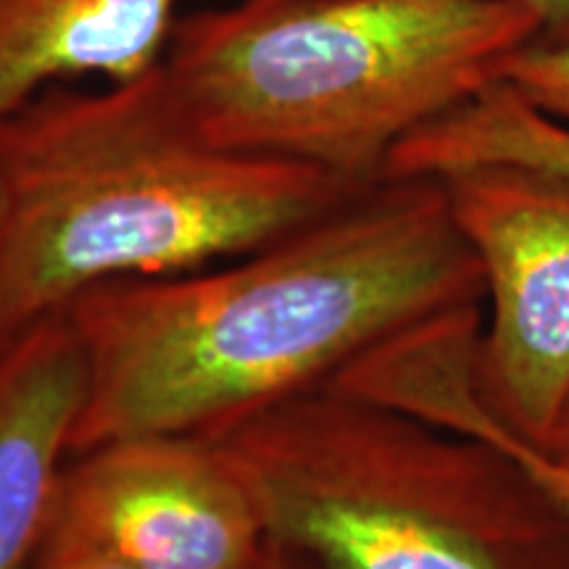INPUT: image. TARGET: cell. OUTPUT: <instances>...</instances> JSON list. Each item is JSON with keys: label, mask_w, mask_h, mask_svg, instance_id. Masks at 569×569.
<instances>
[{"label": "cell", "mask_w": 569, "mask_h": 569, "mask_svg": "<svg viewBox=\"0 0 569 569\" xmlns=\"http://www.w3.org/2000/svg\"><path fill=\"white\" fill-rule=\"evenodd\" d=\"M482 272L438 177H382L253 251L98 284L63 311L88 365L74 453L206 436L327 388L409 327L482 306Z\"/></svg>", "instance_id": "cell-1"}, {"label": "cell", "mask_w": 569, "mask_h": 569, "mask_svg": "<svg viewBox=\"0 0 569 569\" xmlns=\"http://www.w3.org/2000/svg\"><path fill=\"white\" fill-rule=\"evenodd\" d=\"M0 348L98 284L234 259L359 190L211 140L163 63L98 88L53 84L21 103L0 119Z\"/></svg>", "instance_id": "cell-2"}, {"label": "cell", "mask_w": 569, "mask_h": 569, "mask_svg": "<svg viewBox=\"0 0 569 569\" xmlns=\"http://www.w3.org/2000/svg\"><path fill=\"white\" fill-rule=\"evenodd\" d=\"M538 40L519 0H240L180 17L161 63L211 140L365 188Z\"/></svg>", "instance_id": "cell-3"}, {"label": "cell", "mask_w": 569, "mask_h": 569, "mask_svg": "<svg viewBox=\"0 0 569 569\" xmlns=\"http://www.w3.org/2000/svg\"><path fill=\"white\" fill-rule=\"evenodd\" d=\"M203 438L319 569H569V511L503 448L317 388Z\"/></svg>", "instance_id": "cell-4"}, {"label": "cell", "mask_w": 569, "mask_h": 569, "mask_svg": "<svg viewBox=\"0 0 569 569\" xmlns=\"http://www.w3.org/2000/svg\"><path fill=\"white\" fill-rule=\"evenodd\" d=\"M438 180L486 288L475 390L511 436L546 448L569 401V174L482 163Z\"/></svg>", "instance_id": "cell-5"}, {"label": "cell", "mask_w": 569, "mask_h": 569, "mask_svg": "<svg viewBox=\"0 0 569 569\" xmlns=\"http://www.w3.org/2000/svg\"><path fill=\"white\" fill-rule=\"evenodd\" d=\"M267 543L224 459L203 438L169 432L71 453L46 540L130 569H251Z\"/></svg>", "instance_id": "cell-6"}, {"label": "cell", "mask_w": 569, "mask_h": 569, "mask_svg": "<svg viewBox=\"0 0 569 569\" xmlns=\"http://www.w3.org/2000/svg\"><path fill=\"white\" fill-rule=\"evenodd\" d=\"M88 401V365L67 315L0 348V569H34Z\"/></svg>", "instance_id": "cell-7"}, {"label": "cell", "mask_w": 569, "mask_h": 569, "mask_svg": "<svg viewBox=\"0 0 569 569\" xmlns=\"http://www.w3.org/2000/svg\"><path fill=\"white\" fill-rule=\"evenodd\" d=\"M182 0H0V119L53 84L148 74Z\"/></svg>", "instance_id": "cell-8"}, {"label": "cell", "mask_w": 569, "mask_h": 569, "mask_svg": "<svg viewBox=\"0 0 569 569\" xmlns=\"http://www.w3.org/2000/svg\"><path fill=\"white\" fill-rule=\"evenodd\" d=\"M475 340L478 336L467 325H438L401 340L377 367L372 380L375 398L427 422L478 436L503 448L569 511V467L511 436L482 407L472 377Z\"/></svg>", "instance_id": "cell-9"}, {"label": "cell", "mask_w": 569, "mask_h": 569, "mask_svg": "<svg viewBox=\"0 0 569 569\" xmlns=\"http://www.w3.org/2000/svg\"><path fill=\"white\" fill-rule=\"evenodd\" d=\"M482 163H528L569 174V124L538 111L507 82L409 134L386 177H448Z\"/></svg>", "instance_id": "cell-10"}, {"label": "cell", "mask_w": 569, "mask_h": 569, "mask_svg": "<svg viewBox=\"0 0 569 569\" xmlns=\"http://www.w3.org/2000/svg\"><path fill=\"white\" fill-rule=\"evenodd\" d=\"M538 111L569 124V46L530 42L503 69V80Z\"/></svg>", "instance_id": "cell-11"}, {"label": "cell", "mask_w": 569, "mask_h": 569, "mask_svg": "<svg viewBox=\"0 0 569 569\" xmlns=\"http://www.w3.org/2000/svg\"><path fill=\"white\" fill-rule=\"evenodd\" d=\"M540 21V42L569 46V0H519Z\"/></svg>", "instance_id": "cell-12"}, {"label": "cell", "mask_w": 569, "mask_h": 569, "mask_svg": "<svg viewBox=\"0 0 569 569\" xmlns=\"http://www.w3.org/2000/svg\"><path fill=\"white\" fill-rule=\"evenodd\" d=\"M34 569H130L119 561L101 553L82 549H61V546H46Z\"/></svg>", "instance_id": "cell-13"}, {"label": "cell", "mask_w": 569, "mask_h": 569, "mask_svg": "<svg viewBox=\"0 0 569 569\" xmlns=\"http://www.w3.org/2000/svg\"><path fill=\"white\" fill-rule=\"evenodd\" d=\"M251 569H319V567L309 557H303V553L290 549V546H282L269 538L264 553H261L259 561H256Z\"/></svg>", "instance_id": "cell-14"}, {"label": "cell", "mask_w": 569, "mask_h": 569, "mask_svg": "<svg viewBox=\"0 0 569 569\" xmlns=\"http://www.w3.org/2000/svg\"><path fill=\"white\" fill-rule=\"evenodd\" d=\"M540 451L549 453V457L557 459L559 465L569 467V401H567L565 411H561V419H559L557 430H553L549 446L540 448Z\"/></svg>", "instance_id": "cell-15"}, {"label": "cell", "mask_w": 569, "mask_h": 569, "mask_svg": "<svg viewBox=\"0 0 569 569\" xmlns=\"http://www.w3.org/2000/svg\"><path fill=\"white\" fill-rule=\"evenodd\" d=\"M3 243H6V188L0 177V261H3Z\"/></svg>", "instance_id": "cell-16"}]
</instances>
